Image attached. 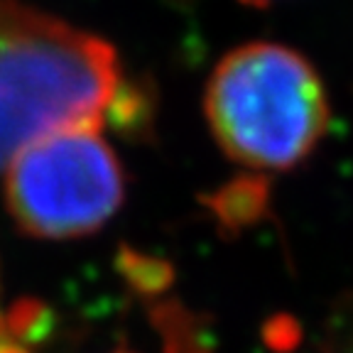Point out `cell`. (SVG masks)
<instances>
[{"label":"cell","mask_w":353,"mask_h":353,"mask_svg":"<svg viewBox=\"0 0 353 353\" xmlns=\"http://www.w3.org/2000/svg\"><path fill=\"white\" fill-rule=\"evenodd\" d=\"M121 88L110 42L22 0H0V172L50 132L103 123Z\"/></svg>","instance_id":"cell-1"},{"label":"cell","mask_w":353,"mask_h":353,"mask_svg":"<svg viewBox=\"0 0 353 353\" xmlns=\"http://www.w3.org/2000/svg\"><path fill=\"white\" fill-rule=\"evenodd\" d=\"M204 113L216 145L258 174L302 165L331 121L319 72L277 42H248L228 52L206 81Z\"/></svg>","instance_id":"cell-2"},{"label":"cell","mask_w":353,"mask_h":353,"mask_svg":"<svg viewBox=\"0 0 353 353\" xmlns=\"http://www.w3.org/2000/svg\"><path fill=\"white\" fill-rule=\"evenodd\" d=\"M12 223L39 241H74L103 228L125 199V172L103 123H79L34 140L6 167Z\"/></svg>","instance_id":"cell-3"},{"label":"cell","mask_w":353,"mask_h":353,"mask_svg":"<svg viewBox=\"0 0 353 353\" xmlns=\"http://www.w3.org/2000/svg\"><path fill=\"white\" fill-rule=\"evenodd\" d=\"M206 209L216 219L219 228L223 233H241L243 228L255 226L270 204V182L268 176L250 172L241 174L223 187H219L214 194L204 196Z\"/></svg>","instance_id":"cell-4"},{"label":"cell","mask_w":353,"mask_h":353,"mask_svg":"<svg viewBox=\"0 0 353 353\" xmlns=\"http://www.w3.org/2000/svg\"><path fill=\"white\" fill-rule=\"evenodd\" d=\"M118 268H121L123 280L138 294H162L174 280V270L167 260L138 253V250L130 248L121 250Z\"/></svg>","instance_id":"cell-5"},{"label":"cell","mask_w":353,"mask_h":353,"mask_svg":"<svg viewBox=\"0 0 353 353\" xmlns=\"http://www.w3.org/2000/svg\"><path fill=\"white\" fill-rule=\"evenodd\" d=\"M265 336H268L270 346H275V348H292L294 343H297V326H294L292 319L277 316V319L270 321Z\"/></svg>","instance_id":"cell-6"},{"label":"cell","mask_w":353,"mask_h":353,"mask_svg":"<svg viewBox=\"0 0 353 353\" xmlns=\"http://www.w3.org/2000/svg\"><path fill=\"white\" fill-rule=\"evenodd\" d=\"M0 353H30V351H28V346H25V343L15 341V339L6 334V336L0 339Z\"/></svg>","instance_id":"cell-7"},{"label":"cell","mask_w":353,"mask_h":353,"mask_svg":"<svg viewBox=\"0 0 353 353\" xmlns=\"http://www.w3.org/2000/svg\"><path fill=\"white\" fill-rule=\"evenodd\" d=\"M241 3H245V6H250V8H265V6L277 3V0H241Z\"/></svg>","instance_id":"cell-8"},{"label":"cell","mask_w":353,"mask_h":353,"mask_svg":"<svg viewBox=\"0 0 353 353\" xmlns=\"http://www.w3.org/2000/svg\"><path fill=\"white\" fill-rule=\"evenodd\" d=\"M6 336V314H0V339Z\"/></svg>","instance_id":"cell-9"}]
</instances>
